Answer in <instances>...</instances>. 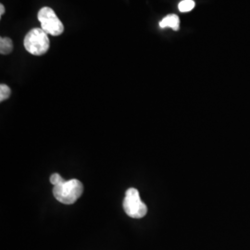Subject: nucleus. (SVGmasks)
Segmentation results:
<instances>
[{
    "instance_id": "9",
    "label": "nucleus",
    "mask_w": 250,
    "mask_h": 250,
    "mask_svg": "<svg viewBox=\"0 0 250 250\" xmlns=\"http://www.w3.org/2000/svg\"><path fill=\"white\" fill-rule=\"evenodd\" d=\"M63 182H65V180L59 173H54L50 177V183L53 185L54 187L62 184Z\"/></svg>"
},
{
    "instance_id": "7",
    "label": "nucleus",
    "mask_w": 250,
    "mask_h": 250,
    "mask_svg": "<svg viewBox=\"0 0 250 250\" xmlns=\"http://www.w3.org/2000/svg\"><path fill=\"white\" fill-rule=\"evenodd\" d=\"M195 5L193 0H184L179 4V10L181 12H188L195 8Z\"/></svg>"
},
{
    "instance_id": "1",
    "label": "nucleus",
    "mask_w": 250,
    "mask_h": 250,
    "mask_svg": "<svg viewBox=\"0 0 250 250\" xmlns=\"http://www.w3.org/2000/svg\"><path fill=\"white\" fill-rule=\"evenodd\" d=\"M83 191V187L80 181L77 179H72L54 187L53 195L61 203L71 205L77 201V199L82 196Z\"/></svg>"
},
{
    "instance_id": "8",
    "label": "nucleus",
    "mask_w": 250,
    "mask_h": 250,
    "mask_svg": "<svg viewBox=\"0 0 250 250\" xmlns=\"http://www.w3.org/2000/svg\"><path fill=\"white\" fill-rule=\"evenodd\" d=\"M11 95V90L9 88L8 85L6 84H1L0 85V101L3 102L5 100L9 99Z\"/></svg>"
},
{
    "instance_id": "10",
    "label": "nucleus",
    "mask_w": 250,
    "mask_h": 250,
    "mask_svg": "<svg viewBox=\"0 0 250 250\" xmlns=\"http://www.w3.org/2000/svg\"><path fill=\"white\" fill-rule=\"evenodd\" d=\"M4 13H5V7L3 4H0V17H2Z\"/></svg>"
},
{
    "instance_id": "3",
    "label": "nucleus",
    "mask_w": 250,
    "mask_h": 250,
    "mask_svg": "<svg viewBox=\"0 0 250 250\" xmlns=\"http://www.w3.org/2000/svg\"><path fill=\"white\" fill-rule=\"evenodd\" d=\"M125 213L134 219H141L147 213V207L140 198L137 189L129 188L125 193L124 200Z\"/></svg>"
},
{
    "instance_id": "5",
    "label": "nucleus",
    "mask_w": 250,
    "mask_h": 250,
    "mask_svg": "<svg viewBox=\"0 0 250 250\" xmlns=\"http://www.w3.org/2000/svg\"><path fill=\"white\" fill-rule=\"evenodd\" d=\"M179 25H180V20H179L178 16L175 14H170V15L166 16L160 22L161 28L170 27L174 31L178 30Z\"/></svg>"
},
{
    "instance_id": "4",
    "label": "nucleus",
    "mask_w": 250,
    "mask_h": 250,
    "mask_svg": "<svg viewBox=\"0 0 250 250\" xmlns=\"http://www.w3.org/2000/svg\"><path fill=\"white\" fill-rule=\"evenodd\" d=\"M38 20L47 35L58 36L64 32V25L53 9L44 7L38 12Z\"/></svg>"
},
{
    "instance_id": "6",
    "label": "nucleus",
    "mask_w": 250,
    "mask_h": 250,
    "mask_svg": "<svg viewBox=\"0 0 250 250\" xmlns=\"http://www.w3.org/2000/svg\"><path fill=\"white\" fill-rule=\"evenodd\" d=\"M13 50L12 40L9 37H1L0 38V53L2 55H8Z\"/></svg>"
},
{
    "instance_id": "2",
    "label": "nucleus",
    "mask_w": 250,
    "mask_h": 250,
    "mask_svg": "<svg viewBox=\"0 0 250 250\" xmlns=\"http://www.w3.org/2000/svg\"><path fill=\"white\" fill-rule=\"evenodd\" d=\"M23 45L29 53L42 56L48 51L50 41L48 35L42 28H34L24 37Z\"/></svg>"
}]
</instances>
